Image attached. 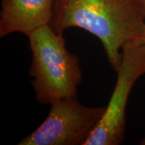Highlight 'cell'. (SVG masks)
<instances>
[{
  "label": "cell",
  "instance_id": "obj_1",
  "mask_svg": "<svg viewBox=\"0 0 145 145\" xmlns=\"http://www.w3.org/2000/svg\"><path fill=\"white\" fill-rule=\"evenodd\" d=\"M145 16L133 0H53L49 26L56 33L78 27L98 38L116 72L122 47L138 39Z\"/></svg>",
  "mask_w": 145,
  "mask_h": 145
},
{
  "label": "cell",
  "instance_id": "obj_2",
  "mask_svg": "<svg viewBox=\"0 0 145 145\" xmlns=\"http://www.w3.org/2000/svg\"><path fill=\"white\" fill-rule=\"evenodd\" d=\"M32 51L29 74L34 96L42 104L76 97L82 75L79 58L69 51L63 34L48 24L27 34Z\"/></svg>",
  "mask_w": 145,
  "mask_h": 145
},
{
  "label": "cell",
  "instance_id": "obj_3",
  "mask_svg": "<svg viewBox=\"0 0 145 145\" xmlns=\"http://www.w3.org/2000/svg\"><path fill=\"white\" fill-rule=\"evenodd\" d=\"M116 72V83L104 114L83 145H118L124 140L128 96L136 81L145 74V54L138 39L122 47Z\"/></svg>",
  "mask_w": 145,
  "mask_h": 145
},
{
  "label": "cell",
  "instance_id": "obj_4",
  "mask_svg": "<svg viewBox=\"0 0 145 145\" xmlns=\"http://www.w3.org/2000/svg\"><path fill=\"white\" fill-rule=\"evenodd\" d=\"M50 105L45 120L18 145H83L106 110V106H84L77 96Z\"/></svg>",
  "mask_w": 145,
  "mask_h": 145
},
{
  "label": "cell",
  "instance_id": "obj_5",
  "mask_svg": "<svg viewBox=\"0 0 145 145\" xmlns=\"http://www.w3.org/2000/svg\"><path fill=\"white\" fill-rule=\"evenodd\" d=\"M53 0H1L0 38L20 32L25 35L49 24Z\"/></svg>",
  "mask_w": 145,
  "mask_h": 145
},
{
  "label": "cell",
  "instance_id": "obj_6",
  "mask_svg": "<svg viewBox=\"0 0 145 145\" xmlns=\"http://www.w3.org/2000/svg\"><path fill=\"white\" fill-rule=\"evenodd\" d=\"M133 1L140 9L143 15L145 16V0H133Z\"/></svg>",
  "mask_w": 145,
  "mask_h": 145
},
{
  "label": "cell",
  "instance_id": "obj_7",
  "mask_svg": "<svg viewBox=\"0 0 145 145\" xmlns=\"http://www.w3.org/2000/svg\"><path fill=\"white\" fill-rule=\"evenodd\" d=\"M139 42H140L141 46H142L143 50H144V54H145V23L144 25V27H143L142 33H141L140 37L138 38Z\"/></svg>",
  "mask_w": 145,
  "mask_h": 145
},
{
  "label": "cell",
  "instance_id": "obj_8",
  "mask_svg": "<svg viewBox=\"0 0 145 145\" xmlns=\"http://www.w3.org/2000/svg\"><path fill=\"white\" fill-rule=\"evenodd\" d=\"M140 144H142V145H145V138H143L142 140L140 141Z\"/></svg>",
  "mask_w": 145,
  "mask_h": 145
}]
</instances>
